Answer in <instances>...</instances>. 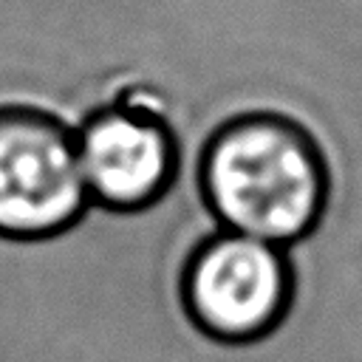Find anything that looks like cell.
<instances>
[{
    "label": "cell",
    "mask_w": 362,
    "mask_h": 362,
    "mask_svg": "<svg viewBox=\"0 0 362 362\" xmlns=\"http://www.w3.org/2000/svg\"><path fill=\"white\" fill-rule=\"evenodd\" d=\"M198 181L226 232L283 249L317 229L328 198V167L317 139L274 110L221 122L204 144Z\"/></svg>",
    "instance_id": "6da1fadb"
},
{
    "label": "cell",
    "mask_w": 362,
    "mask_h": 362,
    "mask_svg": "<svg viewBox=\"0 0 362 362\" xmlns=\"http://www.w3.org/2000/svg\"><path fill=\"white\" fill-rule=\"evenodd\" d=\"M90 192L76 130L34 105H0V235L42 240L82 221Z\"/></svg>",
    "instance_id": "7a4b0ae2"
},
{
    "label": "cell",
    "mask_w": 362,
    "mask_h": 362,
    "mask_svg": "<svg viewBox=\"0 0 362 362\" xmlns=\"http://www.w3.org/2000/svg\"><path fill=\"white\" fill-rule=\"evenodd\" d=\"M294 274L283 246L218 229L187 257L181 300L192 325L218 342H255L291 305Z\"/></svg>",
    "instance_id": "3957f363"
},
{
    "label": "cell",
    "mask_w": 362,
    "mask_h": 362,
    "mask_svg": "<svg viewBox=\"0 0 362 362\" xmlns=\"http://www.w3.org/2000/svg\"><path fill=\"white\" fill-rule=\"evenodd\" d=\"M76 153L90 204L113 212L158 204L181 167L178 136L147 90H124L90 110L76 127Z\"/></svg>",
    "instance_id": "277c9868"
}]
</instances>
